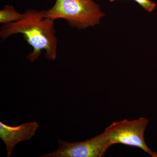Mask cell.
<instances>
[{
	"instance_id": "obj_1",
	"label": "cell",
	"mask_w": 157,
	"mask_h": 157,
	"mask_svg": "<svg viewBox=\"0 0 157 157\" xmlns=\"http://www.w3.org/2000/svg\"><path fill=\"white\" fill-rule=\"evenodd\" d=\"M21 19L8 24L3 25L0 37L5 40L12 35L21 34L33 48L26 58L33 62L39 58L42 51L49 60L55 61L57 56L58 39L56 36L53 20L46 17L44 10L28 9Z\"/></svg>"
},
{
	"instance_id": "obj_2",
	"label": "cell",
	"mask_w": 157,
	"mask_h": 157,
	"mask_svg": "<svg viewBox=\"0 0 157 157\" xmlns=\"http://www.w3.org/2000/svg\"><path fill=\"white\" fill-rule=\"evenodd\" d=\"M44 11L46 17L54 21L64 19L78 29L98 25L105 15L93 0H56L53 6Z\"/></svg>"
},
{
	"instance_id": "obj_3",
	"label": "cell",
	"mask_w": 157,
	"mask_h": 157,
	"mask_svg": "<svg viewBox=\"0 0 157 157\" xmlns=\"http://www.w3.org/2000/svg\"><path fill=\"white\" fill-rule=\"evenodd\" d=\"M148 123V119L144 117L134 120L124 119L114 121L105 128L104 132L112 145L116 144H122L136 147L151 156L157 157L156 153L150 149L144 140V132Z\"/></svg>"
},
{
	"instance_id": "obj_4",
	"label": "cell",
	"mask_w": 157,
	"mask_h": 157,
	"mask_svg": "<svg viewBox=\"0 0 157 157\" xmlns=\"http://www.w3.org/2000/svg\"><path fill=\"white\" fill-rule=\"evenodd\" d=\"M59 148L41 157H102L111 142L104 132L85 141L70 143L58 139Z\"/></svg>"
},
{
	"instance_id": "obj_5",
	"label": "cell",
	"mask_w": 157,
	"mask_h": 157,
	"mask_svg": "<svg viewBox=\"0 0 157 157\" xmlns=\"http://www.w3.org/2000/svg\"><path fill=\"white\" fill-rule=\"evenodd\" d=\"M39 124L36 121L10 126L0 121V138L6 145L7 156L9 157L19 142L30 139L35 135Z\"/></svg>"
},
{
	"instance_id": "obj_6",
	"label": "cell",
	"mask_w": 157,
	"mask_h": 157,
	"mask_svg": "<svg viewBox=\"0 0 157 157\" xmlns=\"http://www.w3.org/2000/svg\"><path fill=\"white\" fill-rule=\"evenodd\" d=\"M24 14L18 12L12 6H6L0 11V23L8 24L18 21L23 17Z\"/></svg>"
},
{
	"instance_id": "obj_7",
	"label": "cell",
	"mask_w": 157,
	"mask_h": 157,
	"mask_svg": "<svg viewBox=\"0 0 157 157\" xmlns=\"http://www.w3.org/2000/svg\"><path fill=\"white\" fill-rule=\"evenodd\" d=\"M144 10L148 12H152L155 9L156 6L150 0H134Z\"/></svg>"
},
{
	"instance_id": "obj_8",
	"label": "cell",
	"mask_w": 157,
	"mask_h": 157,
	"mask_svg": "<svg viewBox=\"0 0 157 157\" xmlns=\"http://www.w3.org/2000/svg\"><path fill=\"white\" fill-rule=\"evenodd\" d=\"M109 1H110V2H113L115 1L116 0H109Z\"/></svg>"
}]
</instances>
